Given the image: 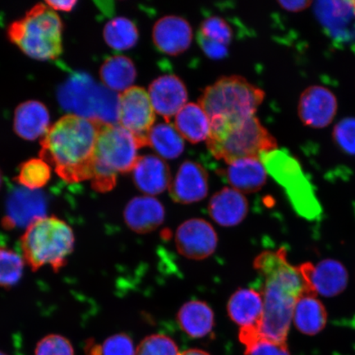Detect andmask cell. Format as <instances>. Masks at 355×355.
Wrapping results in <instances>:
<instances>
[{
  "label": "cell",
  "instance_id": "obj_1",
  "mask_svg": "<svg viewBox=\"0 0 355 355\" xmlns=\"http://www.w3.org/2000/svg\"><path fill=\"white\" fill-rule=\"evenodd\" d=\"M255 269L263 279V313L259 325L241 328L239 340L263 338L286 343L297 300L308 288L298 268L288 263L285 250L257 257Z\"/></svg>",
  "mask_w": 355,
  "mask_h": 355
},
{
  "label": "cell",
  "instance_id": "obj_2",
  "mask_svg": "<svg viewBox=\"0 0 355 355\" xmlns=\"http://www.w3.org/2000/svg\"><path fill=\"white\" fill-rule=\"evenodd\" d=\"M105 123L74 114L62 117L41 141L40 157L68 183L92 180L97 141Z\"/></svg>",
  "mask_w": 355,
  "mask_h": 355
},
{
  "label": "cell",
  "instance_id": "obj_3",
  "mask_svg": "<svg viewBox=\"0 0 355 355\" xmlns=\"http://www.w3.org/2000/svg\"><path fill=\"white\" fill-rule=\"evenodd\" d=\"M207 148L213 157L226 164L248 157H260L263 153L277 150L276 139L256 115L244 119H211Z\"/></svg>",
  "mask_w": 355,
  "mask_h": 355
},
{
  "label": "cell",
  "instance_id": "obj_4",
  "mask_svg": "<svg viewBox=\"0 0 355 355\" xmlns=\"http://www.w3.org/2000/svg\"><path fill=\"white\" fill-rule=\"evenodd\" d=\"M74 245L73 229L55 216L35 220L20 239L21 256L34 272L44 266H51L55 272L64 268Z\"/></svg>",
  "mask_w": 355,
  "mask_h": 355
},
{
  "label": "cell",
  "instance_id": "obj_5",
  "mask_svg": "<svg viewBox=\"0 0 355 355\" xmlns=\"http://www.w3.org/2000/svg\"><path fill=\"white\" fill-rule=\"evenodd\" d=\"M141 148L137 137L119 123H104L96 144L91 180L93 189L100 193L112 190L118 175L132 171Z\"/></svg>",
  "mask_w": 355,
  "mask_h": 355
},
{
  "label": "cell",
  "instance_id": "obj_6",
  "mask_svg": "<svg viewBox=\"0 0 355 355\" xmlns=\"http://www.w3.org/2000/svg\"><path fill=\"white\" fill-rule=\"evenodd\" d=\"M63 24L55 10L38 3L21 19L12 22L8 37L25 55L53 60L63 52Z\"/></svg>",
  "mask_w": 355,
  "mask_h": 355
},
{
  "label": "cell",
  "instance_id": "obj_7",
  "mask_svg": "<svg viewBox=\"0 0 355 355\" xmlns=\"http://www.w3.org/2000/svg\"><path fill=\"white\" fill-rule=\"evenodd\" d=\"M265 92L237 75L221 78L207 87L198 101L211 119H244L256 115Z\"/></svg>",
  "mask_w": 355,
  "mask_h": 355
},
{
  "label": "cell",
  "instance_id": "obj_8",
  "mask_svg": "<svg viewBox=\"0 0 355 355\" xmlns=\"http://www.w3.org/2000/svg\"><path fill=\"white\" fill-rule=\"evenodd\" d=\"M59 98L65 110L73 111L79 116L105 123H118L119 95L97 85L87 74L71 78L60 89Z\"/></svg>",
  "mask_w": 355,
  "mask_h": 355
},
{
  "label": "cell",
  "instance_id": "obj_9",
  "mask_svg": "<svg viewBox=\"0 0 355 355\" xmlns=\"http://www.w3.org/2000/svg\"><path fill=\"white\" fill-rule=\"evenodd\" d=\"M260 159L269 175L286 189L293 207L300 216L312 220L320 213L309 181L294 158L277 149L261 153Z\"/></svg>",
  "mask_w": 355,
  "mask_h": 355
},
{
  "label": "cell",
  "instance_id": "obj_10",
  "mask_svg": "<svg viewBox=\"0 0 355 355\" xmlns=\"http://www.w3.org/2000/svg\"><path fill=\"white\" fill-rule=\"evenodd\" d=\"M155 121V112L148 92L132 87L119 94V125L135 135L141 146H148V137Z\"/></svg>",
  "mask_w": 355,
  "mask_h": 355
},
{
  "label": "cell",
  "instance_id": "obj_11",
  "mask_svg": "<svg viewBox=\"0 0 355 355\" xmlns=\"http://www.w3.org/2000/svg\"><path fill=\"white\" fill-rule=\"evenodd\" d=\"M175 244L181 255L190 259L202 260L215 252L217 234L207 220L191 219L178 228Z\"/></svg>",
  "mask_w": 355,
  "mask_h": 355
},
{
  "label": "cell",
  "instance_id": "obj_12",
  "mask_svg": "<svg viewBox=\"0 0 355 355\" xmlns=\"http://www.w3.org/2000/svg\"><path fill=\"white\" fill-rule=\"evenodd\" d=\"M337 107L336 97L329 89L322 86L309 87L300 96L299 117L306 126L326 128L334 119Z\"/></svg>",
  "mask_w": 355,
  "mask_h": 355
},
{
  "label": "cell",
  "instance_id": "obj_13",
  "mask_svg": "<svg viewBox=\"0 0 355 355\" xmlns=\"http://www.w3.org/2000/svg\"><path fill=\"white\" fill-rule=\"evenodd\" d=\"M298 268L308 287L315 294L334 297L347 286V270L339 261L327 259L316 266L304 263Z\"/></svg>",
  "mask_w": 355,
  "mask_h": 355
},
{
  "label": "cell",
  "instance_id": "obj_14",
  "mask_svg": "<svg viewBox=\"0 0 355 355\" xmlns=\"http://www.w3.org/2000/svg\"><path fill=\"white\" fill-rule=\"evenodd\" d=\"M46 200L38 191L16 189L8 199L2 225L6 230L28 227L35 220L46 216Z\"/></svg>",
  "mask_w": 355,
  "mask_h": 355
},
{
  "label": "cell",
  "instance_id": "obj_15",
  "mask_svg": "<svg viewBox=\"0 0 355 355\" xmlns=\"http://www.w3.org/2000/svg\"><path fill=\"white\" fill-rule=\"evenodd\" d=\"M148 94L155 112L168 123L187 104V88L174 74H165L155 79L149 87Z\"/></svg>",
  "mask_w": 355,
  "mask_h": 355
},
{
  "label": "cell",
  "instance_id": "obj_16",
  "mask_svg": "<svg viewBox=\"0 0 355 355\" xmlns=\"http://www.w3.org/2000/svg\"><path fill=\"white\" fill-rule=\"evenodd\" d=\"M171 197L175 202L191 204L201 201L208 193V175L205 168L193 161H186L171 180Z\"/></svg>",
  "mask_w": 355,
  "mask_h": 355
},
{
  "label": "cell",
  "instance_id": "obj_17",
  "mask_svg": "<svg viewBox=\"0 0 355 355\" xmlns=\"http://www.w3.org/2000/svg\"><path fill=\"white\" fill-rule=\"evenodd\" d=\"M153 39L159 51L178 55L189 48L193 41V29L183 17L168 15L155 22Z\"/></svg>",
  "mask_w": 355,
  "mask_h": 355
},
{
  "label": "cell",
  "instance_id": "obj_18",
  "mask_svg": "<svg viewBox=\"0 0 355 355\" xmlns=\"http://www.w3.org/2000/svg\"><path fill=\"white\" fill-rule=\"evenodd\" d=\"M314 11L330 37L340 42L355 37V12L350 1H319Z\"/></svg>",
  "mask_w": 355,
  "mask_h": 355
},
{
  "label": "cell",
  "instance_id": "obj_19",
  "mask_svg": "<svg viewBox=\"0 0 355 355\" xmlns=\"http://www.w3.org/2000/svg\"><path fill=\"white\" fill-rule=\"evenodd\" d=\"M132 179L137 188L146 196L163 193L170 188L172 180L167 164L153 155L139 157L132 170Z\"/></svg>",
  "mask_w": 355,
  "mask_h": 355
},
{
  "label": "cell",
  "instance_id": "obj_20",
  "mask_svg": "<svg viewBox=\"0 0 355 355\" xmlns=\"http://www.w3.org/2000/svg\"><path fill=\"white\" fill-rule=\"evenodd\" d=\"M165 208L152 196L136 197L128 202L123 218L128 228L137 234L157 230L165 220Z\"/></svg>",
  "mask_w": 355,
  "mask_h": 355
},
{
  "label": "cell",
  "instance_id": "obj_21",
  "mask_svg": "<svg viewBox=\"0 0 355 355\" xmlns=\"http://www.w3.org/2000/svg\"><path fill=\"white\" fill-rule=\"evenodd\" d=\"M208 211L217 224L225 227L237 225L245 218L248 202L243 193L232 188H225L213 195Z\"/></svg>",
  "mask_w": 355,
  "mask_h": 355
},
{
  "label": "cell",
  "instance_id": "obj_22",
  "mask_svg": "<svg viewBox=\"0 0 355 355\" xmlns=\"http://www.w3.org/2000/svg\"><path fill=\"white\" fill-rule=\"evenodd\" d=\"M50 119L46 105L37 101H28L15 110L13 128L21 139L35 140L50 130Z\"/></svg>",
  "mask_w": 355,
  "mask_h": 355
},
{
  "label": "cell",
  "instance_id": "obj_23",
  "mask_svg": "<svg viewBox=\"0 0 355 355\" xmlns=\"http://www.w3.org/2000/svg\"><path fill=\"white\" fill-rule=\"evenodd\" d=\"M266 173L260 157H248L230 164L225 177L233 189L242 193H250L263 187Z\"/></svg>",
  "mask_w": 355,
  "mask_h": 355
},
{
  "label": "cell",
  "instance_id": "obj_24",
  "mask_svg": "<svg viewBox=\"0 0 355 355\" xmlns=\"http://www.w3.org/2000/svg\"><path fill=\"white\" fill-rule=\"evenodd\" d=\"M317 294L308 287L302 293L295 304L293 321L300 332L315 336L324 329L327 322V313Z\"/></svg>",
  "mask_w": 355,
  "mask_h": 355
},
{
  "label": "cell",
  "instance_id": "obj_25",
  "mask_svg": "<svg viewBox=\"0 0 355 355\" xmlns=\"http://www.w3.org/2000/svg\"><path fill=\"white\" fill-rule=\"evenodd\" d=\"M229 316L241 328L259 325L263 313V295L252 288H241L230 297Z\"/></svg>",
  "mask_w": 355,
  "mask_h": 355
},
{
  "label": "cell",
  "instance_id": "obj_26",
  "mask_svg": "<svg viewBox=\"0 0 355 355\" xmlns=\"http://www.w3.org/2000/svg\"><path fill=\"white\" fill-rule=\"evenodd\" d=\"M175 128L183 139L198 144L207 140L211 132V119L198 103H187L175 117Z\"/></svg>",
  "mask_w": 355,
  "mask_h": 355
},
{
  "label": "cell",
  "instance_id": "obj_27",
  "mask_svg": "<svg viewBox=\"0 0 355 355\" xmlns=\"http://www.w3.org/2000/svg\"><path fill=\"white\" fill-rule=\"evenodd\" d=\"M178 322L182 330L192 338H202L214 327V313L206 303L191 301L182 306L178 313Z\"/></svg>",
  "mask_w": 355,
  "mask_h": 355
},
{
  "label": "cell",
  "instance_id": "obj_28",
  "mask_svg": "<svg viewBox=\"0 0 355 355\" xmlns=\"http://www.w3.org/2000/svg\"><path fill=\"white\" fill-rule=\"evenodd\" d=\"M100 77L106 88L122 93L132 87L137 77V70L130 58L114 55L110 57L102 64Z\"/></svg>",
  "mask_w": 355,
  "mask_h": 355
},
{
  "label": "cell",
  "instance_id": "obj_29",
  "mask_svg": "<svg viewBox=\"0 0 355 355\" xmlns=\"http://www.w3.org/2000/svg\"><path fill=\"white\" fill-rule=\"evenodd\" d=\"M150 146L163 159H176L184 153V141L173 124L166 122L155 124L148 137Z\"/></svg>",
  "mask_w": 355,
  "mask_h": 355
},
{
  "label": "cell",
  "instance_id": "obj_30",
  "mask_svg": "<svg viewBox=\"0 0 355 355\" xmlns=\"http://www.w3.org/2000/svg\"><path fill=\"white\" fill-rule=\"evenodd\" d=\"M106 44L115 51H126L135 46L139 33L135 22L126 17H119L106 24L104 28Z\"/></svg>",
  "mask_w": 355,
  "mask_h": 355
},
{
  "label": "cell",
  "instance_id": "obj_31",
  "mask_svg": "<svg viewBox=\"0 0 355 355\" xmlns=\"http://www.w3.org/2000/svg\"><path fill=\"white\" fill-rule=\"evenodd\" d=\"M51 178V168L41 158L31 159L21 164L15 181L21 187L39 191L48 184Z\"/></svg>",
  "mask_w": 355,
  "mask_h": 355
},
{
  "label": "cell",
  "instance_id": "obj_32",
  "mask_svg": "<svg viewBox=\"0 0 355 355\" xmlns=\"http://www.w3.org/2000/svg\"><path fill=\"white\" fill-rule=\"evenodd\" d=\"M25 263L15 251L0 246V288L7 290L17 285L24 276Z\"/></svg>",
  "mask_w": 355,
  "mask_h": 355
},
{
  "label": "cell",
  "instance_id": "obj_33",
  "mask_svg": "<svg viewBox=\"0 0 355 355\" xmlns=\"http://www.w3.org/2000/svg\"><path fill=\"white\" fill-rule=\"evenodd\" d=\"M179 349L170 337L165 335L146 336L136 349V355H179Z\"/></svg>",
  "mask_w": 355,
  "mask_h": 355
},
{
  "label": "cell",
  "instance_id": "obj_34",
  "mask_svg": "<svg viewBox=\"0 0 355 355\" xmlns=\"http://www.w3.org/2000/svg\"><path fill=\"white\" fill-rule=\"evenodd\" d=\"M199 33L204 37L227 46L233 38V32L230 24L219 16H210L203 20Z\"/></svg>",
  "mask_w": 355,
  "mask_h": 355
},
{
  "label": "cell",
  "instance_id": "obj_35",
  "mask_svg": "<svg viewBox=\"0 0 355 355\" xmlns=\"http://www.w3.org/2000/svg\"><path fill=\"white\" fill-rule=\"evenodd\" d=\"M35 355H74V349L66 337L51 334L39 341Z\"/></svg>",
  "mask_w": 355,
  "mask_h": 355
},
{
  "label": "cell",
  "instance_id": "obj_36",
  "mask_svg": "<svg viewBox=\"0 0 355 355\" xmlns=\"http://www.w3.org/2000/svg\"><path fill=\"white\" fill-rule=\"evenodd\" d=\"M333 139L343 152L355 155V118H345L337 123Z\"/></svg>",
  "mask_w": 355,
  "mask_h": 355
},
{
  "label": "cell",
  "instance_id": "obj_37",
  "mask_svg": "<svg viewBox=\"0 0 355 355\" xmlns=\"http://www.w3.org/2000/svg\"><path fill=\"white\" fill-rule=\"evenodd\" d=\"M243 344L245 346V355H291L286 343L256 338Z\"/></svg>",
  "mask_w": 355,
  "mask_h": 355
},
{
  "label": "cell",
  "instance_id": "obj_38",
  "mask_svg": "<svg viewBox=\"0 0 355 355\" xmlns=\"http://www.w3.org/2000/svg\"><path fill=\"white\" fill-rule=\"evenodd\" d=\"M102 355H136L135 345L130 336L124 333L106 339L101 347Z\"/></svg>",
  "mask_w": 355,
  "mask_h": 355
},
{
  "label": "cell",
  "instance_id": "obj_39",
  "mask_svg": "<svg viewBox=\"0 0 355 355\" xmlns=\"http://www.w3.org/2000/svg\"><path fill=\"white\" fill-rule=\"evenodd\" d=\"M198 42L204 54L211 60H222L228 55V48L224 44L213 41L198 33Z\"/></svg>",
  "mask_w": 355,
  "mask_h": 355
},
{
  "label": "cell",
  "instance_id": "obj_40",
  "mask_svg": "<svg viewBox=\"0 0 355 355\" xmlns=\"http://www.w3.org/2000/svg\"><path fill=\"white\" fill-rule=\"evenodd\" d=\"M278 3L284 10L288 12H297L304 10L305 8H307L312 4V2L302 0V1H278Z\"/></svg>",
  "mask_w": 355,
  "mask_h": 355
},
{
  "label": "cell",
  "instance_id": "obj_41",
  "mask_svg": "<svg viewBox=\"0 0 355 355\" xmlns=\"http://www.w3.org/2000/svg\"><path fill=\"white\" fill-rule=\"evenodd\" d=\"M47 6L50 7L53 10L70 12L76 6L77 1L75 0H69V1H46L44 3Z\"/></svg>",
  "mask_w": 355,
  "mask_h": 355
},
{
  "label": "cell",
  "instance_id": "obj_42",
  "mask_svg": "<svg viewBox=\"0 0 355 355\" xmlns=\"http://www.w3.org/2000/svg\"><path fill=\"white\" fill-rule=\"evenodd\" d=\"M179 355H210L206 352H203L202 349H190L185 350V352L180 353Z\"/></svg>",
  "mask_w": 355,
  "mask_h": 355
},
{
  "label": "cell",
  "instance_id": "obj_43",
  "mask_svg": "<svg viewBox=\"0 0 355 355\" xmlns=\"http://www.w3.org/2000/svg\"><path fill=\"white\" fill-rule=\"evenodd\" d=\"M2 183H3V176H2L1 171H0V188H1Z\"/></svg>",
  "mask_w": 355,
  "mask_h": 355
},
{
  "label": "cell",
  "instance_id": "obj_44",
  "mask_svg": "<svg viewBox=\"0 0 355 355\" xmlns=\"http://www.w3.org/2000/svg\"><path fill=\"white\" fill-rule=\"evenodd\" d=\"M350 3H352V6H353L354 12H355V1H350Z\"/></svg>",
  "mask_w": 355,
  "mask_h": 355
},
{
  "label": "cell",
  "instance_id": "obj_45",
  "mask_svg": "<svg viewBox=\"0 0 355 355\" xmlns=\"http://www.w3.org/2000/svg\"><path fill=\"white\" fill-rule=\"evenodd\" d=\"M0 355H7L6 353H3L2 352H0Z\"/></svg>",
  "mask_w": 355,
  "mask_h": 355
}]
</instances>
